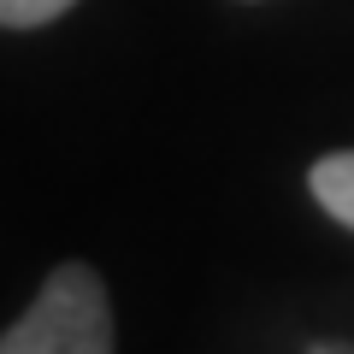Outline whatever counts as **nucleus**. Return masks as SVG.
<instances>
[{
  "instance_id": "f03ea898",
  "label": "nucleus",
  "mask_w": 354,
  "mask_h": 354,
  "mask_svg": "<svg viewBox=\"0 0 354 354\" xmlns=\"http://www.w3.org/2000/svg\"><path fill=\"white\" fill-rule=\"evenodd\" d=\"M307 189H313V201L325 207L337 225H348V230H354V148L325 153V160L307 171Z\"/></svg>"
},
{
  "instance_id": "f257e3e1",
  "label": "nucleus",
  "mask_w": 354,
  "mask_h": 354,
  "mask_svg": "<svg viewBox=\"0 0 354 354\" xmlns=\"http://www.w3.org/2000/svg\"><path fill=\"white\" fill-rule=\"evenodd\" d=\"M0 354H113L106 283L83 260H65L24 307V319L0 337Z\"/></svg>"
},
{
  "instance_id": "20e7f679",
  "label": "nucleus",
  "mask_w": 354,
  "mask_h": 354,
  "mask_svg": "<svg viewBox=\"0 0 354 354\" xmlns=\"http://www.w3.org/2000/svg\"><path fill=\"white\" fill-rule=\"evenodd\" d=\"M307 354H354V348H337V342H319V348H307Z\"/></svg>"
},
{
  "instance_id": "7ed1b4c3",
  "label": "nucleus",
  "mask_w": 354,
  "mask_h": 354,
  "mask_svg": "<svg viewBox=\"0 0 354 354\" xmlns=\"http://www.w3.org/2000/svg\"><path fill=\"white\" fill-rule=\"evenodd\" d=\"M77 0H0V24L6 30H36V24H53L59 12H71Z\"/></svg>"
}]
</instances>
